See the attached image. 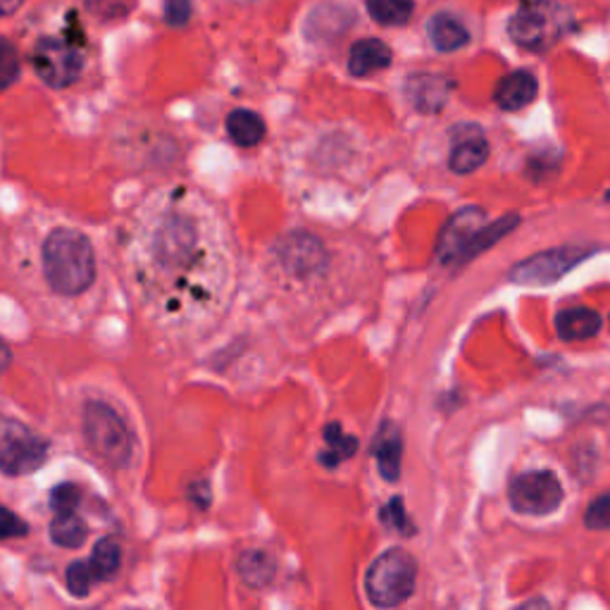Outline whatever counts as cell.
<instances>
[{"label": "cell", "mask_w": 610, "mask_h": 610, "mask_svg": "<svg viewBox=\"0 0 610 610\" xmlns=\"http://www.w3.org/2000/svg\"><path fill=\"white\" fill-rule=\"evenodd\" d=\"M486 157H490V143H486L480 129H472L466 137L456 141L448 157V165L456 175H470L486 163Z\"/></svg>", "instance_id": "obj_13"}, {"label": "cell", "mask_w": 610, "mask_h": 610, "mask_svg": "<svg viewBox=\"0 0 610 610\" xmlns=\"http://www.w3.org/2000/svg\"><path fill=\"white\" fill-rule=\"evenodd\" d=\"M0 534H3V539H15V536H24L27 534V524H24L15 512L12 510H3V528H0Z\"/></svg>", "instance_id": "obj_31"}, {"label": "cell", "mask_w": 610, "mask_h": 610, "mask_svg": "<svg viewBox=\"0 0 610 610\" xmlns=\"http://www.w3.org/2000/svg\"><path fill=\"white\" fill-rule=\"evenodd\" d=\"M20 75V63L15 55V48H12L10 41H3V48H0V81H3V89L12 87V81L17 79Z\"/></svg>", "instance_id": "obj_29"}, {"label": "cell", "mask_w": 610, "mask_h": 610, "mask_svg": "<svg viewBox=\"0 0 610 610\" xmlns=\"http://www.w3.org/2000/svg\"><path fill=\"white\" fill-rule=\"evenodd\" d=\"M325 442L329 446L327 454H322V462L327 468H334L336 462L351 458L358 450L356 436H348V434L341 432V427L336 422L325 427Z\"/></svg>", "instance_id": "obj_23"}, {"label": "cell", "mask_w": 610, "mask_h": 610, "mask_svg": "<svg viewBox=\"0 0 610 610\" xmlns=\"http://www.w3.org/2000/svg\"><path fill=\"white\" fill-rule=\"evenodd\" d=\"M119 546L113 539H101L99 544L93 546V554H91V568H93V575L96 580L107 582L117 575L119 570Z\"/></svg>", "instance_id": "obj_24"}, {"label": "cell", "mask_w": 610, "mask_h": 610, "mask_svg": "<svg viewBox=\"0 0 610 610\" xmlns=\"http://www.w3.org/2000/svg\"><path fill=\"white\" fill-rule=\"evenodd\" d=\"M584 524H587L589 530L599 532L610 530V492L592 501V506L587 508V516H584Z\"/></svg>", "instance_id": "obj_26"}, {"label": "cell", "mask_w": 610, "mask_h": 610, "mask_svg": "<svg viewBox=\"0 0 610 610\" xmlns=\"http://www.w3.org/2000/svg\"><path fill=\"white\" fill-rule=\"evenodd\" d=\"M392 65V48L380 39H363L353 43L348 55V72L353 77H370Z\"/></svg>", "instance_id": "obj_12"}, {"label": "cell", "mask_w": 610, "mask_h": 610, "mask_svg": "<svg viewBox=\"0 0 610 610\" xmlns=\"http://www.w3.org/2000/svg\"><path fill=\"white\" fill-rule=\"evenodd\" d=\"M401 454H404V444L396 434L394 427H384L374 442V456L380 462V472L386 482H396L401 474Z\"/></svg>", "instance_id": "obj_19"}, {"label": "cell", "mask_w": 610, "mask_h": 610, "mask_svg": "<svg viewBox=\"0 0 610 610\" xmlns=\"http://www.w3.org/2000/svg\"><path fill=\"white\" fill-rule=\"evenodd\" d=\"M380 518L382 522L386 524V528H394L398 530L401 534H412V524L408 522V516H406V508H404V501L401 498H394V501H389L382 512H380Z\"/></svg>", "instance_id": "obj_27"}, {"label": "cell", "mask_w": 610, "mask_h": 610, "mask_svg": "<svg viewBox=\"0 0 610 610\" xmlns=\"http://www.w3.org/2000/svg\"><path fill=\"white\" fill-rule=\"evenodd\" d=\"M427 34H430V41L442 53H454L458 48L466 46L470 41V34L458 17L448 15V12H439L427 24Z\"/></svg>", "instance_id": "obj_15"}, {"label": "cell", "mask_w": 610, "mask_h": 610, "mask_svg": "<svg viewBox=\"0 0 610 610\" xmlns=\"http://www.w3.org/2000/svg\"><path fill=\"white\" fill-rule=\"evenodd\" d=\"M568 29V12L551 0H530L508 22V34L520 48L546 51Z\"/></svg>", "instance_id": "obj_3"}, {"label": "cell", "mask_w": 610, "mask_h": 610, "mask_svg": "<svg viewBox=\"0 0 610 610\" xmlns=\"http://www.w3.org/2000/svg\"><path fill=\"white\" fill-rule=\"evenodd\" d=\"M536 93H539V81H536V77L528 69H518L498 81L494 101L501 110L516 113V110L528 107L536 99Z\"/></svg>", "instance_id": "obj_11"}, {"label": "cell", "mask_w": 610, "mask_h": 610, "mask_svg": "<svg viewBox=\"0 0 610 610\" xmlns=\"http://www.w3.org/2000/svg\"><path fill=\"white\" fill-rule=\"evenodd\" d=\"M93 577L96 575H93L91 563H84V560H77V563H72L67 568V575H65L69 594L79 596V599H84V596H89Z\"/></svg>", "instance_id": "obj_25"}, {"label": "cell", "mask_w": 610, "mask_h": 610, "mask_svg": "<svg viewBox=\"0 0 610 610\" xmlns=\"http://www.w3.org/2000/svg\"><path fill=\"white\" fill-rule=\"evenodd\" d=\"M484 227V213L480 207H466L458 215L448 219V225L444 227L442 237H439L436 255L442 258V263H462V255L470 249V243L474 237L480 234V229Z\"/></svg>", "instance_id": "obj_9"}, {"label": "cell", "mask_w": 610, "mask_h": 610, "mask_svg": "<svg viewBox=\"0 0 610 610\" xmlns=\"http://www.w3.org/2000/svg\"><path fill=\"white\" fill-rule=\"evenodd\" d=\"M31 63L43 84L51 89H65L79 79L84 60L75 43L58 39V36H46L36 43Z\"/></svg>", "instance_id": "obj_6"}, {"label": "cell", "mask_w": 610, "mask_h": 610, "mask_svg": "<svg viewBox=\"0 0 610 610\" xmlns=\"http://www.w3.org/2000/svg\"><path fill=\"white\" fill-rule=\"evenodd\" d=\"M43 272L58 294L77 296L96 279L91 241L77 229H55L43 243Z\"/></svg>", "instance_id": "obj_1"}, {"label": "cell", "mask_w": 610, "mask_h": 610, "mask_svg": "<svg viewBox=\"0 0 610 610\" xmlns=\"http://www.w3.org/2000/svg\"><path fill=\"white\" fill-rule=\"evenodd\" d=\"M84 436H87L91 450H96L103 460L113 462V466H125L131 456V436L127 424L101 401H91L84 408Z\"/></svg>", "instance_id": "obj_4"}, {"label": "cell", "mask_w": 610, "mask_h": 610, "mask_svg": "<svg viewBox=\"0 0 610 610\" xmlns=\"http://www.w3.org/2000/svg\"><path fill=\"white\" fill-rule=\"evenodd\" d=\"M22 5V0H0V8H3L5 15H12Z\"/></svg>", "instance_id": "obj_32"}, {"label": "cell", "mask_w": 610, "mask_h": 610, "mask_svg": "<svg viewBox=\"0 0 610 610\" xmlns=\"http://www.w3.org/2000/svg\"><path fill=\"white\" fill-rule=\"evenodd\" d=\"M227 134L237 145L251 149V145H258L265 139V122L253 110H231L227 117Z\"/></svg>", "instance_id": "obj_17"}, {"label": "cell", "mask_w": 610, "mask_h": 610, "mask_svg": "<svg viewBox=\"0 0 610 610\" xmlns=\"http://www.w3.org/2000/svg\"><path fill=\"white\" fill-rule=\"evenodd\" d=\"M592 253L594 249L584 246H563L536 253L532 258L512 267L510 282L522 287H551L558 279H563L568 272L575 270L582 260H587Z\"/></svg>", "instance_id": "obj_5"}, {"label": "cell", "mask_w": 610, "mask_h": 610, "mask_svg": "<svg viewBox=\"0 0 610 610\" xmlns=\"http://www.w3.org/2000/svg\"><path fill=\"white\" fill-rule=\"evenodd\" d=\"M81 501V494L75 484H58L55 490L51 492V508L55 512H75V508Z\"/></svg>", "instance_id": "obj_28"}, {"label": "cell", "mask_w": 610, "mask_h": 610, "mask_svg": "<svg viewBox=\"0 0 610 610\" xmlns=\"http://www.w3.org/2000/svg\"><path fill=\"white\" fill-rule=\"evenodd\" d=\"M556 329L558 336L565 341H584L599 334L601 329V315L592 308H568L563 313H558L556 317Z\"/></svg>", "instance_id": "obj_14"}, {"label": "cell", "mask_w": 610, "mask_h": 610, "mask_svg": "<svg viewBox=\"0 0 610 610\" xmlns=\"http://www.w3.org/2000/svg\"><path fill=\"white\" fill-rule=\"evenodd\" d=\"M87 522H84L75 512H55L51 522V539L53 544L63 548H79L87 542Z\"/></svg>", "instance_id": "obj_20"}, {"label": "cell", "mask_w": 610, "mask_h": 610, "mask_svg": "<svg viewBox=\"0 0 610 610\" xmlns=\"http://www.w3.org/2000/svg\"><path fill=\"white\" fill-rule=\"evenodd\" d=\"M412 0H368V10L377 24L401 27L412 17Z\"/></svg>", "instance_id": "obj_22"}, {"label": "cell", "mask_w": 610, "mask_h": 610, "mask_svg": "<svg viewBox=\"0 0 610 610\" xmlns=\"http://www.w3.org/2000/svg\"><path fill=\"white\" fill-rule=\"evenodd\" d=\"M518 223H520V217H518V215H504L501 219H498V223H494V225H490V227L484 225V227L480 229V234L474 237V241L470 243V249L466 251V255H462V263L474 258V255L484 253L486 249H492L496 241H501L504 237H508L510 231L518 227Z\"/></svg>", "instance_id": "obj_21"}, {"label": "cell", "mask_w": 610, "mask_h": 610, "mask_svg": "<svg viewBox=\"0 0 610 610\" xmlns=\"http://www.w3.org/2000/svg\"><path fill=\"white\" fill-rule=\"evenodd\" d=\"M0 444H3L0 446V466H3L8 478L39 470L48 456V444L43 439L17 420L3 422V439H0Z\"/></svg>", "instance_id": "obj_8"}, {"label": "cell", "mask_w": 610, "mask_h": 610, "mask_svg": "<svg viewBox=\"0 0 610 610\" xmlns=\"http://www.w3.org/2000/svg\"><path fill=\"white\" fill-rule=\"evenodd\" d=\"M415 560L404 548H392L370 565L365 575V592L377 608H394L410 599L415 589Z\"/></svg>", "instance_id": "obj_2"}, {"label": "cell", "mask_w": 610, "mask_h": 610, "mask_svg": "<svg viewBox=\"0 0 610 610\" xmlns=\"http://www.w3.org/2000/svg\"><path fill=\"white\" fill-rule=\"evenodd\" d=\"M191 17V0H167L165 3V22L173 27H185Z\"/></svg>", "instance_id": "obj_30"}, {"label": "cell", "mask_w": 610, "mask_h": 610, "mask_svg": "<svg viewBox=\"0 0 610 610\" xmlns=\"http://www.w3.org/2000/svg\"><path fill=\"white\" fill-rule=\"evenodd\" d=\"M510 506L522 516H548L563 504V486L548 470L522 472L510 482Z\"/></svg>", "instance_id": "obj_7"}, {"label": "cell", "mask_w": 610, "mask_h": 610, "mask_svg": "<svg viewBox=\"0 0 610 610\" xmlns=\"http://www.w3.org/2000/svg\"><path fill=\"white\" fill-rule=\"evenodd\" d=\"M277 255L287 270L296 277H310L315 272H320L327 263L322 243L310 234H303V231L289 234L282 243H279Z\"/></svg>", "instance_id": "obj_10"}, {"label": "cell", "mask_w": 610, "mask_h": 610, "mask_svg": "<svg viewBox=\"0 0 610 610\" xmlns=\"http://www.w3.org/2000/svg\"><path fill=\"white\" fill-rule=\"evenodd\" d=\"M237 570L241 580L253 589H263L275 580L277 563L270 554L265 551H246L237 560Z\"/></svg>", "instance_id": "obj_18"}, {"label": "cell", "mask_w": 610, "mask_h": 610, "mask_svg": "<svg viewBox=\"0 0 610 610\" xmlns=\"http://www.w3.org/2000/svg\"><path fill=\"white\" fill-rule=\"evenodd\" d=\"M450 84L444 77L436 75H418L412 77L408 84V93L415 103V107L424 110V113H434V110L446 103Z\"/></svg>", "instance_id": "obj_16"}]
</instances>
